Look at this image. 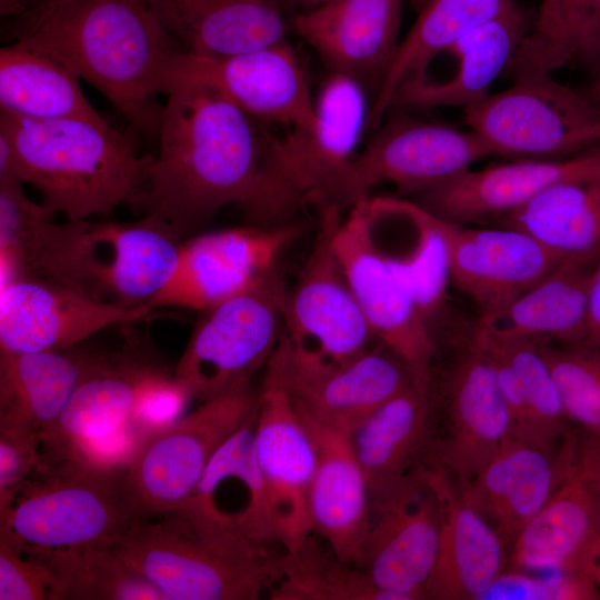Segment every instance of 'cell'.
<instances>
[{"label": "cell", "instance_id": "1", "mask_svg": "<svg viewBox=\"0 0 600 600\" xmlns=\"http://www.w3.org/2000/svg\"><path fill=\"white\" fill-rule=\"evenodd\" d=\"M146 187L133 206L180 237L228 206L252 224L287 223L303 202L281 178L273 136L219 91L194 82L167 94Z\"/></svg>", "mask_w": 600, "mask_h": 600}, {"label": "cell", "instance_id": "2", "mask_svg": "<svg viewBox=\"0 0 600 600\" xmlns=\"http://www.w3.org/2000/svg\"><path fill=\"white\" fill-rule=\"evenodd\" d=\"M23 183H0L1 284L43 277L98 300L150 307L170 280L182 238L162 220L57 222Z\"/></svg>", "mask_w": 600, "mask_h": 600}, {"label": "cell", "instance_id": "3", "mask_svg": "<svg viewBox=\"0 0 600 600\" xmlns=\"http://www.w3.org/2000/svg\"><path fill=\"white\" fill-rule=\"evenodd\" d=\"M9 34L64 63L133 129L158 139L162 74L182 48L144 0H48L14 18Z\"/></svg>", "mask_w": 600, "mask_h": 600}, {"label": "cell", "instance_id": "4", "mask_svg": "<svg viewBox=\"0 0 600 600\" xmlns=\"http://www.w3.org/2000/svg\"><path fill=\"white\" fill-rule=\"evenodd\" d=\"M158 517L137 519L111 549L170 600H256L283 573L284 553L191 500Z\"/></svg>", "mask_w": 600, "mask_h": 600}, {"label": "cell", "instance_id": "5", "mask_svg": "<svg viewBox=\"0 0 600 600\" xmlns=\"http://www.w3.org/2000/svg\"><path fill=\"white\" fill-rule=\"evenodd\" d=\"M17 173L41 203L69 221L133 204L146 187L152 154L128 132L80 118L31 119L0 110Z\"/></svg>", "mask_w": 600, "mask_h": 600}, {"label": "cell", "instance_id": "6", "mask_svg": "<svg viewBox=\"0 0 600 600\" xmlns=\"http://www.w3.org/2000/svg\"><path fill=\"white\" fill-rule=\"evenodd\" d=\"M120 469L83 459L44 461L0 511V533L40 549L112 548L137 520Z\"/></svg>", "mask_w": 600, "mask_h": 600}, {"label": "cell", "instance_id": "7", "mask_svg": "<svg viewBox=\"0 0 600 600\" xmlns=\"http://www.w3.org/2000/svg\"><path fill=\"white\" fill-rule=\"evenodd\" d=\"M288 287L276 268L203 311L173 376L200 402L251 388L282 333Z\"/></svg>", "mask_w": 600, "mask_h": 600}, {"label": "cell", "instance_id": "8", "mask_svg": "<svg viewBox=\"0 0 600 600\" xmlns=\"http://www.w3.org/2000/svg\"><path fill=\"white\" fill-rule=\"evenodd\" d=\"M463 111L494 156L553 159L600 146V104L551 72H518L509 88Z\"/></svg>", "mask_w": 600, "mask_h": 600}, {"label": "cell", "instance_id": "9", "mask_svg": "<svg viewBox=\"0 0 600 600\" xmlns=\"http://www.w3.org/2000/svg\"><path fill=\"white\" fill-rule=\"evenodd\" d=\"M258 401L252 388L228 393L147 433L121 469L136 518L160 516L186 502L214 452L254 414Z\"/></svg>", "mask_w": 600, "mask_h": 600}, {"label": "cell", "instance_id": "10", "mask_svg": "<svg viewBox=\"0 0 600 600\" xmlns=\"http://www.w3.org/2000/svg\"><path fill=\"white\" fill-rule=\"evenodd\" d=\"M352 158L317 202L320 209H341L369 197L380 183L401 193H419L471 169L494 156L473 130L430 122L394 112Z\"/></svg>", "mask_w": 600, "mask_h": 600}, {"label": "cell", "instance_id": "11", "mask_svg": "<svg viewBox=\"0 0 600 600\" xmlns=\"http://www.w3.org/2000/svg\"><path fill=\"white\" fill-rule=\"evenodd\" d=\"M321 211L310 253L287 291L276 349L296 363L327 368L349 362L377 340L332 246L340 209Z\"/></svg>", "mask_w": 600, "mask_h": 600}, {"label": "cell", "instance_id": "12", "mask_svg": "<svg viewBox=\"0 0 600 600\" xmlns=\"http://www.w3.org/2000/svg\"><path fill=\"white\" fill-rule=\"evenodd\" d=\"M338 219L332 246L347 281L380 344L421 379L430 380L434 342L411 290L374 240L370 197L351 204Z\"/></svg>", "mask_w": 600, "mask_h": 600}, {"label": "cell", "instance_id": "13", "mask_svg": "<svg viewBox=\"0 0 600 600\" xmlns=\"http://www.w3.org/2000/svg\"><path fill=\"white\" fill-rule=\"evenodd\" d=\"M182 82L219 91L262 124L294 129L306 128L313 120V96L288 40L230 56L179 50L163 72L161 93L168 94Z\"/></svg>", "mask_w": 600, "mask_h": 600}, {"label": "cell", "instance_id": "14", "mask_svg": "<svg viewBox=\"0 0 600 600\" xmlns=\"http://www.w3.org/2000/svg\"><path fill=\"white\" fill-rule=\"evenodd\" d=\"M440 504L426 472L371 496L369 529L358 562L391 600L424 599L440 539Z\"/></svg>", "mask_w": 600, "mask_h": 600}, {"label": "cell", "instance_id": "15", "mask_svg": "<svg viewBox=\"0 0 600 600\" xmlns=\"http://www.w3.org/2000/svg\"><path fill=\"white\" fill-rule=\"evenodd\" d=\"M298 233L290 223L251 224L183 239L176 269L151 308L206 311L221 303L276 268Z\"/></svg>", "mask_w": 600, "mask_h": 600}, {"label": "cell", "instance_id": "16", "mask_svg": "<svg viewBox=\"0 0 600 600\" xmlns=\"http://www.w3.org/2000/svg\"><path fill=\"white\" fill-rule=\"evenodd\" d=\"M153 310L98 300L43 277H18L1 284L0 352L73 349L107 328L144 320Z\"/></svg>", "mask_w": 600, "mask_h": 600}, {"label": "cell", "instance_id": "17", "mask_svg": "<svg viewBox=\"0 0 600 600\" xmlns=\"http://www.w3.org/2000/svg\"><path fill=\"white\" fill-rule=\"evenodd\" d=\"M254 451L263 479L277 542L297 557L313 526L310 493L317 468L311 433L288 393L263 381L259 392Z\"/></svg>", "mask_w": 600, "mask_h": 600}, {"label": "cell", "instance_id": "18", "mask_svg": "<svg viewBox=\"0 0 600 600\" xmlns=\"http://www.w3.org/2000/svg\"><path fill=\"white\" fill-rule=\"evenodd\" d=\"M371 108L364 84L330 72L313 97L311 124L273 136L277 169L302 202L317 204L357 154Z\"/></svg>", "mask_w": 600, "mask_h": 600}, {"label": "cell", "instance_id": "19", "mask_svg": "<svg viewBox=\"0 0 600 600\" xmlns=\"http://www.w3.org/2000/svg\"><path fill=\"white\" fill-rule=\"evenodd\" d=\"M417 380L430 381L379 342L347 363L327 368L296 363L276 349L264 377L282 388L299 411L347 432Z\"/></svg>", "mask_w": 600, "mask_h": 600}, {"label": "cell", "instance_id": "20", "mask_svg": "<svg viewBox=\"0 0 600 600\" xmlns=\"http://www.w3.org/2000/svg\"><path fill=\"white\" fill-rule=\"evenodd\" d=\"M439 218L451 282L474 303L479 319L501 311L566 259L516 228H471Z\"/></svg>", "mask_w": 600, "mask_h": 600}, {"label": "cell", "instance_id": "21", "mask_svg": "<svg viewBox=\"0 0 600 600\" xmlns=\"http://www.w3.org/2000/svg\"><path fill=\"white\" fill-rule=\"evenodd\" d=\"M530 24L516 2L434 54L398 89L392 108H466L489 94Z\"/></svg>", "mask_w": 600, "mask_h": 600}, {"label": "cell", "instance_id": "22", "mask_svg": "<svg viewBox=\"0 0 600 600\" xmlns=\"http://www.w3.org/2000/svg\"><path fill=\"white\" fill-rule=\"evenodd\" d=\"M571 180H600V146L553 159H516L469 169L419 192V203L461 224L500 219L544 189Z\"/></svg>", "mask_w": 600, "mask_h": 600}, {"label": "cell", "instance_id": "23", "mask_svg": "<svg viewBox=\"0 0 600 600\" xmlns=\"http://www.w3.org/2000/svg\"><path fill=\"white\" fill-rule=\"evenodd\" d=\"M161 368L131 351L93 353L52 428L41 436L46 461L73 459L131 423L141 393Z\"/></svg>", "mask_w": 600, "mask_h": 600}, {"label": "cell", "instance_id": "24", "mask_svg": "<svg viewBox=\"0 0 600 600\" xmlns=\"http://www.w3.org/2000/svg\"><path fill=\"white\" fill-rule=\"evenodd\" d=\"M403 2L333 0L298 12L292 26L330 72L370 84L377 93L400 43Z\"/></svg>", "mask_w": 600, "mask_h": 600}, {"label": "cell", "instance_id": "25", "mask_svg": "<svg viewBox=\"0 0 600 600\" xmlns=\"http://www.w3.org/2000/svg\"><path fill=\"white\" fill-rule=\"evenodd\" d=\"M466 344L447 379V424L440 446L441 464L460 488L469 484L511 438L493 367L471 337Z\"/></svg>", "mask_w": 600, "mask_h": 600}, {"label": "cell", "instance_id": "26", "mask_svg": "<svg viewBox=\"0 0 600 600\" xmlns=\"http://www.w3.org/2000/svg\"><path fill=\"white\" fill-rule=\"evenodd\" d=\"M550 450L510 438L477 477L459 488L464 499L504 541H513L541 510L578 458L567 440Z\"/></svg>", "mask_w": 600, "mask_h": 600}, {"label": "cell", "instance_id": "27", "mask_svg": "<svg viewBox=\"0 0 600 600\" xmlns=\"http://www.w3.org/2000/svg\"><path fill=\"white\" fill-rule=\"evenodd\" d=\"M298 412L317 452L310 493L313 532L326 540L337 559L357 567L371 516L367 477L354 454L349 432Z\"/></svg>", "mask_w": 600, "mask_h": 600}, {"label": "cell", "instance_id": "28", "mask_svg": "<svg viewBox=\"0 0 600 600\" xmlns=\"http://www.w3.org/2000/svg\"><path fill=\"white\" fill-rule=\"evenodd\" d=\"M599 559L600 502L578 454L546 504L513 540L512 560L528 570L592 574Z\"/></svg>", "mask_w": 600, "mask_h": 600}, {"label": "cell", "instance_id": "29", "mask_svg": "<svg viewBox=\"0 0 600 600\" xmlns=\"http://www.w3.org/2000/svg\"><path fill=\"white\" fill-rule=\"evenodd\" d=\"M440 504V539L424 599L479 600L501 573L503 540L451 484L442 468L424 471Z\"/></svg>", "mask_w": 600, "mask_h": 600}, {"label": "cell", "instance_id": "30", "mask_svg": "<svg viewBox=\"0 0 600 600\" xmlns=\"http://www.w3.org/2000/svg\"><path fill=\"white\" fill-rule=\"evenodd\" d=\"M182 50L230 56L280 43L287 21L280 0H144Z\"/></svg>", "mask_w": 600, "mask_h": 600}, {"label": "cell", "instance_id": "31", "mask_svg": "<svg viewBox=\"0 0 600 600\" xmlns=\"http://www.w3.org/2000/svg\"><path fill=\"white\" fill-rule=\"evenodd\" d=\"M599 257L566 258L501 311L479 319L477 327L504 340L583 344Z\"/></svg>", "mask_w": 600, "mask_h": 600}, {"label": "cell", "instance_id": "32", "mask_svg": "<svg viewBox=\"0 0 600 600\" xmlns=\"http://www.w3.org/2000/svg\"><path fill=\"white\" fill-rule=\"evenodd\" d=\"M429 391L430 381L412 382L349 432L370 497L411 474L409 470L429 436Z\"/></svg>", "mask_w": 600, "mask_h": 600}, {"label": "cell", "instance_id": "33", "mask_svg": "<svg viewBox=\"0 0 600 600\" xmlns=\"http://www.w3.org/2000/svg\"><path fill=\"white\" fill-rule=\"evenodd\" d=\"M73 349L0 352V426L29 429L40 438L52 428L93 357Z\"/></svg>", "mask_w": 600, "mask_h": 600}, {"label": "cell", "instance_id": "34", "mask_svg": "<svg viewBox=\"0 0 600 600\" xmlns=\"http://www.w3.org/2000/svg\"><path fill=\"white\" fill-rule=\"evenodd\" d=\"M64 63L17 43L0 50V110L31 119L80 118L109 123Z\"/></svg>", "mask_w": 600, "mask_h": 600}, {"label": "cell", "instance_id": "35", "mask_svg": "<svg viewBox=\"0 0 600 600\" xmlns=\"http://www.w3.org/2000/svg\"><path fill=\"white\" fill-rule=\"evenodd\" d=\"M499 220L564 258L599 257L600 180L553 184Z\"/></svg>", "mask_w": 600, "mask_h": 600}, {"label": "cell", "instance_id": "36", "mask_svg": "<svg viewBox=\"0 0 600 600\" xmlns=\"http://www.w3.org/2000/svg\"><path fill=\"white\" fill-rule=\"evenodd\" d=\"M514 0H430L400 40L372 102L370 126L379 127L400 86L434 54L512 6Z\"/></svg>", "mask_w": 600, "mask_h": 600}, {"label": "cell", "instance_id": "37", "mask_svg": "<svg viewBox=\"0 0 600 600\" xmlns=\"http://www.w3.org/2000/svg\"><path fill=\"white\" fill-rule=\"evenodd\" d=\"M571 62L600 69V0H541L508 70L552 73Z\"/></svg>", "mask_w": 600, "mask_h": 600}, {"label": "cell", "instance_id": "38", "mask_svg": "<svg viewBox=\"0 0 600 600\" xmlns=\"http://www.w3.org/2000/svg\"><path fill=\"white\" fill-rule=\"evenodd\" d=\"M27 547L44 561L54 578L51 600H170L151 581L129 568L111 548Z\"/></svg>", "mask_w": 600, "mask_h": 600}, {"label": "cell", "instance_id": "39", "mask_svg": "<svg viewBox=\"0 0 600 600\" xmlns=\"http://www.w3.org/2000/svg\"><path fill=\"white\" fill-rule=\"evenodd\" d=\"M382 201L406 218L416 231L414 247L406 256L390 257L430 326L444 303L451 282L448 246L440 218L419 202L389 197Z\"/></svg>", "mask_w": 600, "mask_h": 600}, {"label": "cell", "instance_id": "40", "mask_svg": "<svg viewBox=\"0 0 600 600\" xmlns=\"http://www.w3.org/2000/svg\"><path fill=\"white\" fill-rule=\"evenodd\" d=\"M271 600H391L352 564L322 560L310 541L294 558L286 556L281 578L268 594Z\"/></svg>", "mask_w": 600, "mask_h": 600}, {"label": "cell", "instance_id": "41", "mask_svg": "<svg viewBox=\"0 0 600 600\" xmlns=\"http://www.w3.org/2000/svg\"><path fill=\"white\" fill-rule=\"evenodd\" d=\"M539 344L567 418L600 439V352L583 344Z\"/></svg>", "mask_w": 600, "mask_h": 600}, {"label": "cell", "instance_id": "42", "mask_svg": "<svg viewBox=\"0 0 600 600\" xmlns=\"http://www.w3.org/2000/svg\"><path fill=\"white\" fill-rule=\"evenodd\" d=\"M478 329L494 340L511 363L540 440L544 448L551 450L557 440L566 434L569 419L539 342L504 340Z\"/></svg>", "mask_w": 600, "mask_h": 600}, {"label": "cell", "instance_id": "43", "mask_svg": "<svg viewBox=\"0 0 600 600\" xmlns=\"http://www.w3.org/2000/svg\"><path fill=\"white\" fill-rule=\"evenodd\" d=\"M599 586L587 572H551L533 577L500 573L479 600H589L599 599Z\"/></svg>", "mask_w": 600, "mask_h": 600}, {"label": "cell", "instance_id": "44", "mask_svg": "<svg viewBox=\"0 0 600 600\" xmlns=\"http://www.w3.org/2000/svg\"><path fill=\"white\" fill-rule=\"evenodd\" d=\"M54 578L26 544L0 533V600H51Z\"/></svg>", "mask_w": 600, "mask_h": 600}, {"label": "cell", "instance_id": "45", "mask_svg": "<svg viewBox=\"0 0 600 600\" xmlns=\"http://www.w3.org/2000/svg\"><path fill=\"white\" fill-rule=\"evenodd\" d=\"M43 464L38 432L0 426V511L10 504L20 487Z\"/></svg>", "mask_w": 600, "mask_h": 600}, {"label": "cell", "instance_id": "46", "mask_svg": "<svg viewBox=\"0 0 600 600\" xmlns=\"http://www.w3.org/2000/svg\"><path fill=\"white\" fill-rule=\"evenodd\" d=\"M193 399L189 390L160 369L144 387L130 428L142 439L147 433L178 419L189 401Z\"/></svg>", "mask_w": 600, "mask_h": 600}, {"label": "cell", "instance_id": "47", "mask_svg": "<svg viewBox=\"0 0 600 600\" xmlns=\"http://www.w3.org/2000/svg\"><path fill=\"white\" fill-rule=\"evenodd\" d=\"M583 346L600 352V257L592 272L590 291L587 336Z\"/></svg>", "mask_w": 600, "mask_h": 600}, {"label": "cell", "instance_id": "48", "mask_svg": "<svg viewBox=\"0 0 600 600\" xmlns=\"http://www.w3.org/2000/svg\"><path fill=\"white\" fill-rule=\"evenodd\" d=\"M581 470L600 502V439L589 437L579 451Z\"/></svg>", "mask_w": 600, "mask_h": 600}, {"label": "cell", "instance_id": "49", "mask_svg": "<svg viewBox=\"0 0 600 600\" xmlns=\"http://www.w3.org/2000/svg\"><path fill=\"white\" fill-rule=\"evenodd\" d=\"M28 10L23 0H0V12L2 16L18 18Z\"/></svg>", "mask_w": 600, "mask_h": 600}, {"label": "cell", "instance_id": "50", "mask_svg": "<svg viewBox=\"0 0 600 600\" xmlns=\"http://www.w3.org/2000/svg\"><path fill=\"white\" fill-rule=\"evenodd\" d=\"M283 1L291 4L294 8H298L300 10L299 12H303V11H309L318 7H321L333 0H283Z\"/></svg>", "mask_w": 600, "mask_h": 600}, {"label": "cell", "instance_id": "51", "mask_svg": "<svg viewBox=\"0 0 600 600\" xmlns=\"http://www.w3.org/2000/svg\"><path fill=\"white\" fill-rule=\"evenodd\" d=\"M584 92L598 104H600V69L594 81L584 90Z\"/></svg>", "mask_w": 600, "mask_h": 600}, {"label": "cell", "instance_id": "52", "mask_svg": "<svg viewBox=\"0 0 600 600\" xmlns=\"http://www.w3.org/2000/svg\"><path fill=\"white\" fill-rule=\"evenodd\" d=\"M592 576L600 587V560H598L592 568Z\"/></svg>", "mask_w": 600, "mask_h": 600}, {"label": "cell", "instance_id": "53", "mask_svg": "<svg viewBox=\"0 0 600 600\" xmlns=\"http://www.w3.org/2000/svg\"><path fill=\"white\" fill-rule=\"evenodd\" d=\"M416 8L421 10L430 0H409Z\"/></svg>", "mask_w": 600, "mask_h": 600}, {"label": "cell", "instance_id": "54", "mask_svg": "<svg viewBox=\"0 0 600 600\" xmlns=\"http://www.w3.org/2000/svg\"><path fill=\"white\" fill-rule=\"evenodd\" d=\"M44 1H48V0H23V2H24V4L27 6L28 9L30 7H32V6H36V4L44 2Z\"/></svg>", "mask_w": 600, "mask_h": 600}, {"label": "cell", "instance_id": "55", "mask_svg": "<svg viewBox=\"0 0 600 600\" xmlns=\"http://www.w3.org/2000/svg\"><path fill=\"white\" fill-rule=\"evenodd\" d=\"M600 560V559H599Z\"/></svg>", "mask_w": 600, "mask_h": 600}]
</instances>
